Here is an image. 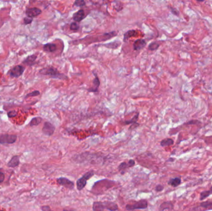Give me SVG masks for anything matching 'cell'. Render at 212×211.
Masks as SVG:
<instances>
[{"label":"cell","mask_w":212,"mask_h":211,"mask_svg":"<svg viewBox=\"0 0 212 211\" xmlns=\"http://www.w3.org/2000/svg\"><path fill=\"white\" fill-rule=\"evenodd\" d=\"M39 73L44 76H48L52 78H55V79H58L66 80L67 79H68V77L66 75H65L64 74L60 73L57 68L52 67V66H49V67L43 68L39 71Z\"/></svg>","instance_id":"obj_1"},{"label":"cell","mask_w":212,"mask_h":211,"mask_svg":"<svg viewBox=\"0 0 212 211\" xmlns=\"http://www.w3.org/2000/svg\"><path fill=\"white\" fill-rule=\"evenodd\" d=\"M94 171L91 170L86 172L83 176L79 178L76 181V186L78 191H81L86 185L87 181L94 175Z\"/></svg>","instance_id":"obj_2"},{"label":"cell","mask_w":212,"mask_h":211,"mask_svg":"<svg viewBox=\"0 0 212 211\" xmlns=\"http://www.w3.org/2000/svg\"><path fill=\"white\" fill-rule=\"evenodd\" d=\"M148 203L146 199H141L133 204H127L125 209L127 211H134L135 209H145L148 208Z\"/></svg>","instance_id":"obj_3"},{"label":"cell","mask_w":212,"mask_h":211,"mask_svg":"<svg viewBox=\"0 0 212 211\" xmlns=\"http://www.w3.org/2000/svg\"><path fill=\"white\" fill-rule=\"evenodd\" d=\"M17 135L3 134L0 136V144H12L17 140Z\"/></svg>","instance_id":"obj_4"},{"label":"cell","mask_w":212,"mask_h":211,"mask_svg":"<svg viewBox=\"0 0 212 211\" xmlns=\"http://www.w3.org/2000/svg\"><path fill=\"white\" fill-rule=\"evenodd\" d=\"M24 70H25V68L24 66L21 65H17L9 71L7 74L9 76L11 77L17 78L23 75V72H24Z\"/></svg>","instance_id":"obj_5"},{"label":"cell","mask_w":212,"mask_h":211,"mask_svg":"<svg viewBox=\"0 0 212 211\" xmlns=\"http://www.w3.org/2000/svg\"><path fill=\"white\" fill-rule=\"evenodd\" d=\"M57 183L60 185L62 186L67 189H73L74 187V183L73 181H70V179H68L67 178L65 177H60L57 179Z\"/></svg>","instance_id":"obj_6"},{"label":"cell","mask_w":212,"mask_h":211,"mask_svg":"<svg viewBox=\"0 0 212 211\" xmlns=\"http://www.w3.org/2000/svg\"><path fill=\"white\" fill-rule=\"evenodd\" d=\"M55 131V127L53 124L47 121L44 123L43 126L42 128V133L45 135L47 136H51L53 135Z\"/></svg>","instance_id":"obj_7"},{"label":"cell","mask_w":212,"mask_h":211,"mask_svg":"<svg viewBox=\"0 0 212 211\" xmlns=\"http://www.w3.org/2000/svg\"><path fill=\"white\" fill-rule=\"evenodd\" d=\"M135 165V162L133 159H130L128 161V162H122L118 167V170L119 172H121V174L123 175L124 174V172L126 169L132 167Z\"/></svg>","instance_id":"obj_8"},{"label":"cell","mask_w":212,"mask_h":211,"mask_svg":"<svg viewBox=\"0 0 212 211\" xmlns=\"http://www.w3.org/2000/svg\"><path fill=\"white\" fill-rule=\"evenodd\" d=\"M42 13V10L37 7H30L28 8L26 11V16L29 18L35 17L39 16Z\"/></svg>","instance_id":"obj_9"},{"label":"cell","mask_w":212,"mask_h":211,"mask_svg":"<svg viewBox=\"0 0 212 211\" xmlns=\"http://www.w3.org/2000/svg\"><path fill=\"white\" fill-rule=\"evenodd\" d=\"M85 17H86V14H85L84 11L82 9H79L77 12L74 13L73 16V19L76 22H81Z\"/></svg>","instance_id":"obj_10"},{"label":"cell","mask_w":212,"mask_h":211,"mask_svg":"<svg viewBox=\"0 0 212 211\" xmlns=\"http://www.w3.org/2000/svg\"><path fill=\"white\" fill-rule=\"evenodd\" d=\"M94 75L95 76L93 82V86L91 88H89L88 89V91L89 92H96L98 91V88L100 86V80L97 75L96 73H94Z\"/></svg>","instance_id":"obj_11"},{"label":"cell","mask_w":212,"mask_h":211,"mask_svg":"<svg viewBox=\"0 0 212 211\" xmlns=\"http://www.w3.org/2000/svg\"><path fill=\"white\" fill-rule=\"evenodd\" d=\"M146 45V42L144 39H138L135 41L134 43L133 47H134V50L135 51H139L142 48H143Z\"/></svg>","instance_id":"obj_12"},{"label":"cell","mask_w":212,"mask_h":211,"mask_svg":"<svg viewBox=\"0 0 212 211\" xmlns=\"http://www.w3.org/2000/svg\"><path fill=\"white\" fill-rule=\"evenodd\" d=\"M20 164V157L19 155H14L7 164L8 167L14 168L18 167Z\"/></svg>","instance_id":"obj_13"},{"label":"cell","mask_w":212,"mask_h":211,"mask_svg":"<svg viewBox=\"0 0 212 211\" xmlns=\"http://www.w3.org/2000/svg\"><path fill=\"white\" fill-rule=\"evenodd\" d=\"M37 55H32L31 56H28L24 61L23 62V64H24L26 66H32L33 65H34L35 63V61L37 60Z\"/></svg>","instance_id":"obj_14"},{"label":"cell","mask_w":212,"mask_h":211,"mask_svg":"<svg viewBox=\"0 0 212 211\" xmlns=\"http://www.w3.org/2000/svg\"><path fill=\"white\" fill-rule=\"evenodd\" d=\"M57 45L54 43H46L45 45H43V51L48 52V53H52L54 52L57 50Z\"/></svg>","instance_id":"obj_15"},{"label":"cell","mask_w":212,"mask_h":211,"mask_svg":"<svg viewBox=\"0 0 212 211\" xmlns=\"http://www.w3.org/2000/svg\"><path fill=\"white\" fill-rule=\"evenodd\" d=\"M105 206V208L107 210L109 211H115L118 210L119 207L118 205L114 203V202H111V201H104L103 202Z\"/></svg>","instance_id":"obj_16"},{"label":"cell","mask_w":212,"mask_h":211,"mask_svg":"<svg viewBox=\"0 0 212 211\" xmlns=\"http://www.w3.org/2000/svg\"><path fill=\"white\" fill-rule=\"evenodd\" d=\"M106 209L105 206L103 202L101 201H95L93 204V211H104Z\"/></svg>","instance_id":"obj_17"},{"label":"cell","mask_w":212,"mask_h":211,"mask_svg":"<svg viewBox=\"0 0 212 211\" xmlns=\"http://www.w3.org/2000/svg\"><path fill=\"white\" fill-rule=\"evenodd\" d=\"M180 183H181V178H180V176L171 178L168 182V184L169 185H171V186H173L174 188L177 187L178 186H179L180 184Z\"/></svg>","instance_id":"obj_18"},{"label":"cell","mask_w":212,"mask_h":211,"mask_svg":"<svg viewBox=\"0 0 212 211\" xmlns=\"http://www.w3.org/2000/svg\"><path fill=\"white\" fill-rule=\"evenodd\" d=\"M174 208V206L171 201H166L163 203L159 206V211H164L165 209L172 210Z\"/></svg>","instance_id":"obj_19"},{"label":"cell","mask_w":212,"mask_h":211,"mask_svg":"<svg viewBox=\"0 0 212 211\" xmlns=\"http://www.w3.org/2000/svg\"><path fill=\"white\" fill-rule=\"evenodd\" d=\"M137 35V31L135 30H130L127 31L124 34V42H127L129 39L131 37H135Z\"/></svg>","instance_id":"obj_20"},{"label":"cell","mask_w":212,"mask_h":211,"mask_svg":"<svg viewBox=\"0 0 212 211\" xmlns=\"http://www.w3.org/2000/svg\"><path fill=\"white\" fill-rule=\"evenodd\" d=\"M121 45V42L120 41H115L113 42H110L106 44H103L102 45L109 49H116L119 48Z\"/></svg>","instance_id":"obj_21"},{"label":"cell","mask_w":212,"mask_h":211,"mask_svg":"<svg viewBox=\"0 0 212 211\" xmlns=\"http://www.w3.org/2000/svg\"><path fill=\"white\" fill-rule=\"evenodd\" d=\"M212 194V186L211 188H210L209 190H206V191H204L200 193V201H203L205 199H206L207 198H208L209 196H210Z\"/></svg>","instance_id":"obj_22"},{"label":"cell","mask_w":212,"mask_h":211,"mask_svg":"<svg viewBox=\"0 0 212 211\" xmlns=\"http://www.w3.org/2000/svg\"><path fill=\"white\" fill-rule=\"evenodd\" d=\"M174 143V141L171 138H166L160 142V145L162 147H168V146H171L173 145Z\"/></svg>","instance_id":"obj_23"},{"label":"cell","mask_w":212,"mask_h":211,"mask_svg":"<svg viewBox=\"0 0 212 211\" xmlns=\"http://www.w3.org/2000/svg\"><path fill=\"white\" fill-rule=\"evenodd\" d=\"M42 121V118L41 117H35L33 118L31 121L29 123V126H35L38 125Z\"/></svg>","instance_id":"obj_24"},{"label":"cell","mask_w":212,"mask_h":211,"mask_svg":"<svg viewBox=\"0 0 212 211\" xmlns=\"http://www.w3.org/2000/svg\"><path fill=\"white\" fill-rule=\"evenodd\" d=\"M200 206L204 209L205 210H210L212 209V202L210 201H205V202H202L200 204Z\"/></svg>","instance_id":"obj_25"},{"label":"cell","mask_w":212,"mask_h":211,"mask_svg":"<svg viewBox=\"0 0 212 211\" xmlns=\"http://www.w3.org/2000/svg\"><path fill=\"white\" fill-rule=\"evenodd\" d=\"M139 113H138L136 115H135L132 120H127L125 121H124V124L125 125H130V124H132V125H134V124H137V121L139 120Z\"/></svg>","instance_id":"obj_26"},{"label":"cell","mask_w":212,"mask_h":211,"mask_svg":"<svg viewBox=\"0 0 212 211\" xmlns=\"http://www.w3.org/2000/svg\"><path fill=\"white\" fill-rule=\"evenodd\" d=\"M160 46V44L158 43L157 42H153L149 43V45L148 47V48L149 50L151 51H154L156 50Z\"/></svg>","instance_id":"obj_27"},{"label":"cell","mask_w":212,"mask_h":211,"mask_svg":"<svg viewBox=\"0 0 212 211\" xmlns=\"http://www.w3.org/2000/svg\"><path fill=\"white\" fill-rule=\"evenodd\" d=\"M115 3V5H114V9L117 11V12H119L120 11H122V9H123V4L120 2L119 1H115L114 2Z\"/></svg>","instance_id":"obj_28"},{"label":"cell","mask_w":212,"mask_h":211,"mask_svg":"<svg viewBox=\"0 0 212 211\" xmlns=\"http://www.w3.org/2000/svg\"><path fill=\"white\" fill-rule=\"evenodd\" d=\"M73 5L77 7H81L86 5V2L83 0H76L74 2Z\"/></svg>","instance_id":"obj_29"},{"label":"cell","mask_w":212,"mask_h":211,"mask_svg":"<svg viewBox=\"0 0 212 211\" xmlns=\"http://www.w3.org/2000/svg\"><path fill=\"white\" fill-rule=\"evenodd\" d=\"M70 29L71 31H78L79 29V26L77 24V22H72L71 24Z\"/></svg>","instance_id":"obj_30"},{"label":"cell","mask_w":212,"mask_h":211,"mask_svg":"<svg viewBox=\"0 0 212 211\" xmlns=\"http://www.w3.org/2000/svg\"><path fill=\"white\" fill-rule=\"evenodd\" d=\"M40 92L38 91H34L29 94H28L26 95V96L25 97V99H28V97H36V96H38L40 95Z\"/></svg>","instance_id":"obj_31"},{"label":"cell","mask_w":212,"mask_h":211,"mask_svg":"<svg viewBox=\"0 0 212 211\" xmlns=\"http://www.w3.org/2000/svg\"><path fill=\"white\" fill-rule=\"evenodd\" d=\"M169 9L171 12L173 14H174V15H175V16H179L180 12H179V11L176 8H175V7H172V6H169Z\"/></svg>","instance_id":"obj_32"},{"label":"cell","mask_w":212,"mask_h":211,"mask_svg":"<svg viewBox=\"0 0 212 211\" xmlns=\"http://www.w3.org/2000/svg\"><path fill=\"white\" fill-rule=\"evenodd\" d=\"M202 123L199 121V120H190L185 123H184V125H200Z\"/></svg>","instance_id":"obj_33"},{"label":"cell","mask_w":212,"mask_h":211,"mask_svg":"<svg viewBox=\"0 0 212 211\" xmlns=\"http://www.w3.org/2000/svg\"><path fill=\"white\" fill-rule=\"evenodd\" d=\"M18 115V113L16 110H12V111H9L8 113V116L9 118H13L15 117Z\"/></svg>","instance_id":"obj_34"},{"label":"cell","mask_w":212,"mask_h":211,"mask_svg":"<svg viewBox=\"0 0 212 211\" xmlns=\"http://www.w3.org/2000/svg\"><path fill=\"white\" fill-rule=\"evenodd\" d=\"M33 19L32 18H29L28 17H25L23 19V21H24V24L25 25H28V24H31L32 22H33Z\"/></svg>","instance_id":"obj_35"},{"label":"cell","mask_w":212,"mask_h":211,"mask_svg":"<svg viewBox=\"0 0 212 211\" xmlns=\"http://www.w3.org/2000/svg\"><path fill=\"white\" fill-rule=\"evenodd\" d=\"M189 211H204L203 210V208H201L200 206H196V207H193L191 208Z\"/></svg>","instance_id":"obj_36"},{"label":"cell","mask_w":212,"mask_h":211,"mask_svg":"<svg viewBox=\"0 0 212 211\" xmlns=\"http://www.w3.org/2000/svg\"><path fill=\"white\" fill-rule=\"evenodd\" d=\"M164 189V186L162 185V184H158L156 188H155V190L157 191V192H160V191H162Z\"/></svg>","instance_id":"obj_37"},{"label":"cell","mask_w":212,"mask_h":211,"mask_svg":"<svg viewBox=\"0 0 212 211\" xmlns=\"http://www.w3.org/2000/svg\"><path fill=\"white\" fill-rule=\"evenodd\" d=\"M41 209L42 211H51V209L49 206H43L41 208Z\"/></svg>","instance_id":"obj_38"},{"label":"cell","mask_w":212,"mask_h":211,"mask_svg":"<svg viewBox=\"0 0 212 211\" xmlns=\"http://www.w3.org/2000/svg\"><path fill=\"white\" fill-rule=\"evenodd\" d=\"M4 178H5V176H4V174H3V172H0V183H3L4 180Z\"/></svg>","instance_id":"obj_39"},{"label":"cell","mask_w":212,"mask_h":211,"mask_svg":"<svg viewBox=\"0 0 212 211\" xmlns=\"http://www.w3.org/2000/svg\"><path fill=\"white\" fill-rule=\"evenodd\" d=\"M52 211V210H51V211ZM71 211V210H67V209H63V211Z\"/></svg>","instance_id":"obj_40"},{"label":"cell","mask_w":212,"mask_h":211,"mask_svg":"<svg viewBox=\"0 0 212 211\" xmlns=\"http://www.w3.org/2000/svg\"></svg>","instance_id":"obj_41"}]
</instances>
